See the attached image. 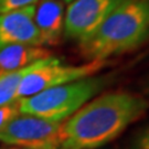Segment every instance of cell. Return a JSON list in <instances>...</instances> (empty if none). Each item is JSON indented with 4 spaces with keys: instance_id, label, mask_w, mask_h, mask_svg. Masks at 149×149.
Wrapping results in <instances>:
<instances>
[{
    "instance_id": "ba28073f",
    "label": "cell",
    "mask_w": 149,
    "mask_h": 149,
    "mask_svg": "<svg viewBox=\"0 0 149 149\" xmlns=\"http://www.w3.org/2000/svg\"><path fill=\"white\" fill-rule=\"evenodd\" d=\"M65 6L61 0H39L34 7L33 21L42 45H55L64 32Z\"/></svg>"
},
{
    "instance_id": "277c9868",
    "label": "cell",
    "mask_w": 149,
    "mask_h": 149,
    "mask_svg": "<svg viewBox=\"0 0 149 149\" xmlns=\"http://www.w3.org/2000/svg\"><path fill=\"white\" fill-rule=\"evenodd\" d=\"M107 64V60L88 61V63L82 65L63 64L53 56L40 60L36 66L23 76L18 88L17 101L54 86L96 75L100 71L105 69Z\"/></svg>"
},
{
    "instance_id": "5b68a950",
    "label": "cell",
    "mask_w": 149,
    "mask_h": 149,
    "mask_svg": "<svg viewBox=\"0 0 149 149\" xmlns=\"http://www.w3.org/2000/svg\"><path fill=\"white\" fill-rule=\"evenodd\" d=\"M62 124L20 113L0 132V141L29 149H60Z\"/></svg>"
},
{
    "instance_id": "4fadbf2b",
    "label": "cell",
    "mask_w": 149,
    "mask_h": 149,
    "mask_svg": "<svg viewBox=\"0 0 149 149\" xmlns=\"http://www.w3.org/2000/svg\"><path fill=\"white\" fill-rule=\"evenodd\" d=\"M130 149H149V128L145 129L136 137Z\"/></svg>"
},
{
    "instance_id": "30bf717a",
    "label": "cell",
    "mask_w": 149,
    "mask_h": 149,
    "mask_svg": "<svg viewBox=\"0 0 149 149\" xmlns=\"http://www.w3.org/2000/svg\"><path fill=\"white\" fill-rule=\"evenodd\" d=\"M39 62V61H38ZM38 62L32 63L23 69L0 73V106L17 101V93L23 76L31 71Z\"/></svg>"
},
{
    "instance_id": "6da1fadb",
    "label": "cell",
    "mask_w": 149,
    "mask_h": 149,
    "mask_svg": "<svg viewBox=\"0 0 149 149\" xmlns=\"http://www.w3.org/2000/svg\"><path fill=\"white\" fill-rule=\"evenodd\" d=\"M149 109V102L128 92L105 93L64 120L60 149H96L111 143Z\"/></svg>"
},
{
    "instance_id": "8fae6325",
    "label": "cell",
    "mask_w": 149,
    "mask_h": 149,
    "mask_svg": "<svg viewBox=\"0 0 149 149\" xmlns=\"http://www.w3.org/2000/svg\"><path fill=\"white\" fill-rule=\"evenodd\" d=\"M18 114H20L19 101L12 102V103H9L7 105L0 106V132L3 129V127L12 118L16 117Z\"/></svg>"
},
{
    "instance_id": "8992f818",
    "label": "cell",
    "mask_w": 149,
    "mask_h": 149,
    "mask_svg": "<svg viewBox=\"0 0 149 149\" xmlns=\"http://www.w3.org/2000/svg\"><path fill=\"white\" fill-rule=\"evenodd\" d=\"M124 0H73L65 10V38L81 43L87 40Z\"/></svg>"
},
{
    "instance_id": "3957f363",
    "label": "cell",
    "mask_w": 149,
    "mask_h": 149,
    "mask_svg": "<svg viewBox=\"0 0 149 149\" xmlns=\"http://www.w3.org/2000/svg\"><path fill=\"white\" fill-rule=\"evenodd\" d=\"M111 82L109 75H93L54 86L19 101V111L54 122H64L100 94Z\"/></svg>"
},
{
    "instance_id": "9c48e42d",
    "label": "cell",
    "mask_w": 149,
    "mask_h": 149,
    "mask_svg": "<svg viewBox=\"0 0 149 149\" xmlns=\"http://www.w3.org/2000/svg\"><path fill=\"white\" fill-rule=\"evenodd\" d=\"M52 53L42 45L10 44L0 48V73L23 69L40 60L48 59Z\"/></svg>"
},
{
    "instance_id": "7c38bea8",
    "label": "cell",
    "mask_w": 149,
    "mask_h": 149,
    "mask_svg": "<svg viewBox=\"0 0 149 149\" xmlns=\"http://www.w3.org/2000/svg\"><path fill=\"white\" fill-rule=\"evenodd\" d=\"M39 0H0V15L23 7L37 5Z\"/></svg>"
},
{
    "instance_id": "7a4b0ae2",
    "label": "cell",
    "mask_w": 149,
    "mask_h": 149,
    "mask_svg": "<svg viewBox=\"0 0 149 149\" xmlns=\"http://www.w3.org/2000/svg\"><path fill=\"white\" fill-rule=\"evenodd\" d=\"M148 39L149 0H124L79 48L87 61H105L133 51Z\"/></svg>"
},
{
    "instance_id": "52a82bcc",
    "label": "cell",
    "mask_w": 149,
    "mask_h": 149,
    "mask_svg": "<svg viewBox=\"0 0 149 149\" xmlns=\"http://www.w3.org/2000/svg\"><path fill=\"white\" fill-rule=\"evenodd\" d=\"M34 7L28 6L0 15V48L10 44L42 45L33 21Z\"/></svg>"
},
{
    "instance_id": "9a60e30c",
    "label": "cell",
    "mask_w": 149,
    "mask_h": 149,
    "mask_svg": "<svg viewBox=\"0 0 149 149\" xmlns=\"http://www.w3.org/2000/svg\"><path fill=\"white\" fill-rule=\"evenodd\" d=\"M61 1H63L64 3H65V2H72L73 0H61Z\"/></svg>"
},
{
    "instance_id": "5bb4252c",
    "label": "cell",
    "mask_w": 149,
    "mask_h": 149,
    "mask_svg": "<svg viewBox=\"0 0 149 149\" xmlns=\"http://www.w3.org/2000/svg\"><path fill=\"white\" fill-rule=\"evenodd\" d=\"M8 149H29V148H23V147H13V148H8Z\"/></svg>"
}]
</instances>
